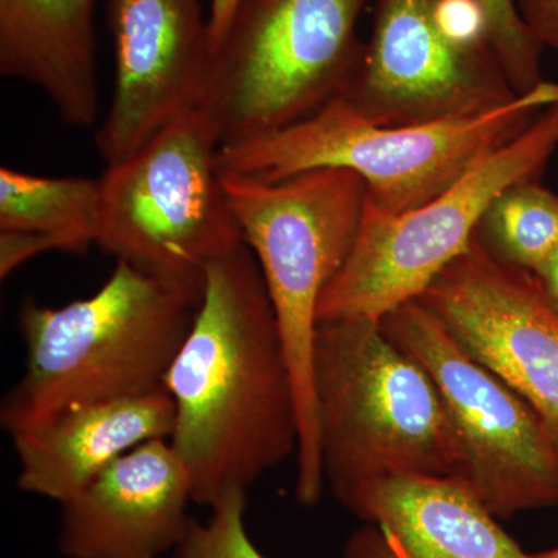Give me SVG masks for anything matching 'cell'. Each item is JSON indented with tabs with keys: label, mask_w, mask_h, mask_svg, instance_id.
I'll return each instance as SVG.
<instances>
[{
	"label": "cell",
	"mask_w": 558,
	"mask_h": 558,
	"mask_svg": "<svg viewBox=\"0 0 558 558\" xmlns=\"http://www.w3.org/2000/svg\"><path fill=\"white\" fill-rule=\"evenodd\" d=\"M165 388L170 442L189 469L193 502L258 483L295 454L300 416L288 352L258 260L247 244L208 267L204 300Z\"/></svg>",
	"instance_id": "obj_1"
},
{
	"label": "cell",
	"mask_w": 558,
	"mask_h": 558,
	"mask_svg": "<svg viewBox=\"0 0 558 558\" xmlns=\"http://www.w3.org/2000/svg\"><path fill=\"white\" fill-rule=\"evenodd\" d=\"M202 300L124 263L89 299L60 307L25 300L17 323L27 362L0 425L14 439L75 407L163 389Z\"/></svg>",
	"instance_id": "obj_2"
},
{
	"label": "cell",
	"mask_w": 558,
	"mask_h": 558,
	"mask_svg": "<svg viewBox=\"0 0 558 558\" xmlns=\"http://www.w3.org/2000/svg\"><path fill=\"white\" fill-rule=\"evenodd\" d=\"M557 101L558 83L546 80L487 112L381 126L337 97L299 123L220 145L219 170L277 183L319 168H343L365 180L374 207L396 215L439 196Z\"/></svg>",
	"instance_id": "obj_3"
},
{
	"label": "cell",
	"mask_w": 558,
	"mask_h": 558,
	"mask_svg": "<svg viewBox=\"0 0 558 558\" xmlns=\"http://www.w3.org/2000/svg\"><path fill=\"white\" fill-rule=\"evenodd\" d=\"M312 392L323 475L339 501L385 476L454 475L438 388L380 322L318 325Z\"/></svg>",
	"instance_id": "obj_4"
},
{
	"label": "cell",
	"mask_w": 558,
	"mask_h": 558,
	"mask_svg": "<svg viewBox=\"0 0 558 558\" xmlns=\"http://www.w3.org/2000/svg\"><path fill=\"white\" fill-rule=\"evenodd\" d=\"M220 174L269 290L292 371L300 416L295 498L315 506L325 487L312 392L318 303L357 240L365 180L343 168H319L277 183Z\"/></svg>",
	"instance_id": "obj_5"
},
{
	"label": "cell",
	"mask_w": 558,
	"mask_h": 558,
	"mask_svg": "<svg viewBox=\"0 0 558 558\" xmlns=\"http://www.w3.org/2000/svg\"><path fill=\"white\" fill-rule=\"evenodd\" d=\"M219 146L211 121L196 108L108 163L98 247L142 274L204 293L208 267L245 244Z\"/></svg>",
	"instance_id": "obj_6"
},
{
	"label": "cell",
	"mask_w": 558,
	"mask_h": 558,
	"mask_svg": "<svg viewBox=\"0 0 558 558\" xmlns=\"http://www.w3.org/2000/svg\"><path fill=\"white\" fill-rule=\"evenodd\" d=\"M369 0H240L199 108L220 145L282 130L340 97L362 57Z\"/></svg>",
	"instance_id": "obj_7"
},
{
	"label": "cell",
	"mask_w": 558,
	"mask_h": 558,
	"mask_svg": "<svg viewBox=\"0 0 558 558\" xmlns=\"http://www.w3.org/2000/svg\"><path fill=\"white\" fill-rule=\"evenodd\" d=\"M558 149V101L427 204L385 213L366 199L357 240L318 303V325L381 322L468 252L502 191L539 180Z\"/></svg>",
	"instance_id": "obj_8"
},
{
	"label": "cell",
	"mask_w": 558,
	"mask_h": 558,
	"mask_svg": "<svg viewBox=\"0 0 558 558\" xmlns=\"http://www.w3.org/2000/svg\"><path fill=\"white\" fill-rule=\"evenodd\" d=\"M340 97L373 123L416 126L487 112L519 94L481 0H376L371 38Z\"/></svg>",
	"instance_id": "obj_9"
},
{
	"label": "cell",
	"mask_w": 558,
	"mask_h": 558,
	"mask_svg": "<svg viewBox=\"0 0 558 558\" xmlns=\"http://www.w3.org/2000/svg\"><path fill=\"white\" fill-rule=\"evenodd\" d=\"M381 326L435 381L453 435V478L498 520L558 506V454L531 405L470 355L418 300Z\"/></svg>",
	"instance_id": "obj_10"
},
{
	"label": "cell",
	"mask_w": 558,
	"mask_h": 558,
	"mask_svg": "<svg viewBox=\"0 0 558 558\" xmlns=\"http://www.w3.org/2000/svg\"><path fill=\"white\" fill-rule=\"evenodd\" d=\"M417 300L526 400L558 454V311L534 271L499 259L476 231Z\"/></svg>",
	"instance_id": "obj_11"
},
{
	"label": "cell",
	"mask_w": 558,
	"mask_h": 558,
	"mask_svg": "<svg viewBox=\"0 0 558 558\" xmlns=\"http://www.w3.org/2000/svg\"><path fill=\"white\" fill-rule=\"evenodd\" d=\"M106 22L113 94L95 143L113 163L199 108L213 51L201 0H106Z\"/></svg>",
	"instance_id": "obj_12"
},
{
	"label": "cell",
	"mask_w": 558,
	"mask_h": 558,
	"mask_svg": "<svg viewBox=\"0 0 558 558\" xmlns=\"http://www.w3.org/2000/svg\"><path fill=\"white\" fill-rule=\"evenodd\" d=\"M189 469L170 439L142 444L62 506L65 558H167L193 523Z\"/></svg>",
	"instance_id": "obj_13"
},
{
	"label": "cell",
	"mask_w": 558,
	"mask_h": 558,
	"mask_svg": "<svg viewBox=\"0 0 558 558\" xmlns=\"http://www.w3.org/2000/svg\"><path fill=\"white\" fill-rule=\"evenodd\" d=\"M340 502L365 521L343 558H532L453 476H385Z\"/></svg>",
	"instance_id": "obj_14"
},
{
	"label": "cell",
	"mask_w": 558,
	"mask_h": 558,
	"mask_svg": "<svg viewBox=\"0 0 558 558\" xmlns=\"http://www.w3.org/2000/svg\"><path fill=\"white\" fill-rule=\"evenodd\" d=\"M174 422L167 388L64 411L13 439L17 487L64 505L142 444L171 439Z\"/></svg>",
	"instance_id": "obj_15"
},
{
	"label": "cell",
	"mask_w": 558,
	"mask_h": 558,
	"mask_svg": "<svg viewBox=\"0 0 558 558\" xmlns=\"http://www.w3.org/2000/svg\"><path fill=\"white\" fill-rule=\"evenodd\" d=\"M97 0H0V75L32 84L72 128L100 117Z\"/></svg>",
	"instance_id": "obj_16"
},
{
	"label": "cell",
	"mask_w": 558,
	"mask_h": 558,
	"mask_svg": "<svg viewBox=\"0 0 558 558\" xmlns=\"http://www.w3.org/2000/svg\"><path fill=\"white\" fill-rule=\"evenodd\" d=\"M100 179L46 178L0 168V231L76 238L87 248L100 229Z\"/></svg>",
	"instance_id": "obj_17"
},
{
	"label": "cell",
	"mask_w": 558,
	"mask_h": 558,
	"mask_svg": "<svg viewBox=\"0 0 558 558\" xmlns=\"http://www.w3.org/2000/svg\"><path fill=\"white\" fill-rule=\"evenodd\" d=\"M478 234L499 259L537 271L558 250V194L539 180L510 186L488 207Z\"/></svg>",
	"instance_id": "obj_18"
},
{
	"label": "cell",
	"mask_w": 558,
	"mask_h": 558,
	"mask_svg": "<svg viewBox=\"0 0 558 558\" xmlns=\"http://www.w3.org/2000/svg\"><path fill=\"white\" fill-rule=\"evenodd\" d=\"M481 5L486 13L492 47L512 89L523 95L545 83V47L521 17L517 0H481Z\"/></svg>",
	"instance_id": "obj_19"
},
{
	"label": "cell",
	"mask_w": 558,
	"mask_h": 558,
	"mask_svg": "<svg viewBox=\"0 0 558 558\" xmlns=\"http://www.w3.org/2000/svg\"><path fill=\"white\" fill-rule=\"evenodd\" d=\"M247 492H226L209 508L205 523L193 520L185 538L170 558H267L256 548L245 526Z\"/></svg>",
	"instance_id": "obj_20"
},
{
	"label": "cell",
	"mask_w": 558,
	"mask_h": 558,
	"mask_svg": "<svg viewBox=\"0 0 558 558\" xmlns=\"http://www.w3.org/2000/svg\"><path fill=\"white\" fill-rule=\"evenodd\" d=\"M86 252L76 238L36 231H0V278H9L17 267L47 252Z\"/></svg>",
	"instance_id": "obj_21"
},
{
	"label": "cell",
	"mask_w": 558,
	"mask_h": 558,
	"mask_svg": "<svg viewBox=\"0 0 558 558\" xmlns=\"http://www.w3.org/2000/svg\"><path fill=\"white\" fill-rule=\"evenodd\" d=\"M517 5L542 46L558 51V0H517Z\"/></svg>",
	"instance_id": "obj_22"
},
{
	"label": "cell",
	"mask_w": 558,
	"mask_h": 558,
	"mask_svg": "<svg viewBox=\"0 0 558 558\" xmlns=\"http://www.w3.org/2000/svg\"><path fill=\"white\" fill-rule=\"evenodd\" d=\"M240 0H209L208 25L211 38V51L222 38L223 32L229 27L234 10Z\"/></svg>",
	"instance_id": "obj_23"
},
{
	"label": "cell",
	"mask_w": 558,
	"mask_h": 558,
	"mask_svg": "<svg viewBox=\"0 0 558 558\" xmlns=\"http://www.w3.org/2000/svg\"><path fill=\"white\" fill-rule=\"evenodd\" d=\"M550 303L558 311V250L537 271H534Z\"/></svg>",
	"instance_id": "obj_24"
},
{
	"label": "cell",
	"mask_w": 558,
	"mask_h": 558,
	"mask_svg": "<svg viewBox=\"0 0 558 558\" xmlns=\"http://www.w3.org/2000/svg\"><path fill=\"white\" fill-rule=\"evenodd\" d=\"M532 558H558V548L542 550V553L531 554Z\"/></svg>",
	"instance_id": "obj_25"
}]
</instances>
